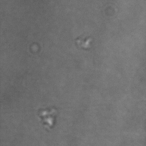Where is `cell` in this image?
<instances>
[{
	"instance_id": "cell-1",
	"label": "cell",
	"mask_w": 146,
	"mask_h": 146,
	"mask_svg": "<svg viewBox=\"0 0 146 146\" xmlns=\"http://www.w3.org/2000/svg\"><path fill=\"white\" fill-rule=\"evenodd\" d=\"M58 111L55 106L41 107L38 109L36 115L44 129L50 132L55 127Z\"/></svg>"
}]
</instances>
